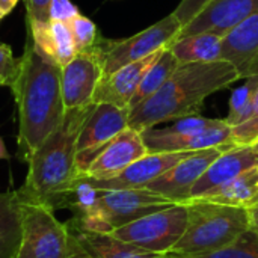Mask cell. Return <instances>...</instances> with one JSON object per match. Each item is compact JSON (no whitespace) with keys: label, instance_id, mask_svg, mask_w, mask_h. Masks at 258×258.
Wrapping results in <instances>:
<instances>
[{"label":"cell","instance_id":"cell-1","mask_svg":"<svg viewBox=\"0 0 258 258\" xmlns=\"http://www.w3.org/2000/svg\"><path fill=\"white\" fill-rule=\"evenodd\" d=\"M8 86L17 103L18 157L27 163L65 116L60 68L41 56L27 38Z\"/></svg>","mask_w":258,"mask_h":258},{"label":"cell","instance_id":"cell-2","mask_svg":"<svg viewBox=\"0 0 258 258\" xmlns=\"http://www.w3.org/2000/svg\"><path fill=\"white\" fill-rule=\"evenodd\" d=\"M239 79L227 60L183 63L153 97L128 110V127L142 133L162 122L200 115L207 97Z\"/></svg>","mask_w":258,"mask_h":258},{"label":"cell","instance_id":"cell-3","mask_svg":"<svg viewBox=\"0 0 258 258\" xmlns=\"http://www.w3.org/2000/svg\"><path fill=\"white\" fill-rule=\"evenodd\" d=\"M94 104L67 110L62 122L32 154L27 160L26 180L18 189L21 200L45 204L54 210L62 209L68 192L79 178L77 139Z\"/></svg>","mask_w":258,"mask_h":258},{"label":"cell","instance_id":"cell-4","mask_svg":"<svg viewBox=\"0 0 258 258\" xmlns=\"http://www.w3.org/2000/svg\"><path fill=\"white\" fill-rule=\"evenodd\" d=\"M184 234L169 252L177 258L219 251L251 228L249 209L190 201Z\"/></svg>","mask_w":258,"mask_h":258},{"label":"cell","instance_id":"cell-5","mask_svg":"<svg viewBox=\"0 0 258 258\" xmlns=\"http://www.w3.org/2000/svg\"><path fill=\"white\" fill-rule=\"evenodd\" d=\"M171 206L175 203L150 189H98L91 210L73 216L67 224L82 231L110 234L125 224Z\"/></svg>","mask_w":258,"mask_h":258},{"label":"cell","instance_id":"cell-6","mask_svg":"<svg viewBox=\"0 0 258 258\" xmlns=\"http://www.w3.org/2000/svg\"><path fill=\"white\" fill-rule=\"evenodd\" d=\"M21 200V198H20ZM80 245L54 209L21 200V242L17 258H76Z\"/></svg>","mask_w":258,"mask_h":258},{"label":"cell","instance_id":"cell-7","mask_svg":"<svg viewBox=\"0 0 258 258\" xmlns=\"http://www.w3.org/2000/svg\"><path fill=\"white\" fill-rule=\"evenodd\" d=\"M181 29L183 26L177 20V17L174 14H169L163 20L130 38H100L97 47L103 63V79L132 62L141 60L156 51L168 48L177 39Z\"/></svg>","mask_w":258,"mask_h":258},{"label":"cell","instance_id":"cell-8","mask_svg":"<svg viewBox=\"0 0 258 258\" xmlns=\"http://www.w3.org/2000/svg\"><path fill=\"white\" fill-rule=\"evenodd\" d=\"M187 222V204H175L125 224L110 234L145 251L169 254L184 234Z\"/></svg>","mask_w":258,"mask_h":258},{"label":"cell","instance_id":"cell-9","mask_svg":"<svg viewBox=\"0 0 258 258\" xmlns=\"http://www.w3.org/2000/svg\"><path fill=\"white\" fill-rule=\"evenodd\" d=\"M128 127V110L110 103L94 104L86 116L77 139L76 166L79 178L85 175L97 154L121 132Z\"/></svg>","mask_w":258,"mask_h":258},{"label":"cell","instance_id":"cell-10","mask_svg":"<svg viewBox=\"0 0 258 258\" xmlns=\"http://www.w3.org/2000/svg\"><path fill=\"white\" fill-rule=\"evenodd\" d=\"M103 79V63L98 47L77 54L60 68V89L65 110L94 104V94Z\"/></svg>","mask_w":258,"mask_h":258},{"label":"cell","instance_id":"cell-11","mask_svg":"<svg viewBox=\"0 0 258 258\" xmlns=\"http://www.w3.org/2000/svg\"><path fill=\"white\" fill-rule=\"evenodd\" d=\"M222 151L225 150L209 148L195 151L151 181L147 189L174 201L175 204H187L192 187Z\"/></svg>","mask_w":258,"mask_h":258},{"label":"cell","instance_id":"cell-12","mask_svg":"<svg viewBox=\"0 0 258 258\" xmlns=\"http://www.w3.org/2000/svg\"><path fill=\"white\" fill-rule=\"evenodd\" d=\"M148 153H194L209 148H233L231 127L224 122L218 127L195 133H165L162 128H148L142 132Z\"/></svg>","mask_w":258,"mask_h":258},{"label":"cell","instance_id":"cell-13","mask_svg":"<svg viewBox=\"0 0 258 258\" xmlns=\"http://www.w3.org/2000/svg\"><path fill=\"white\" fill-rule=\"evenodd\" d=\"M148 153L142 133L127 127L115 136L91 162L83 177L92 180H107L121 174L133 162Z\"/></svg>","mask_w":258,"mask_h":258},{"label":"cell","instance_id":"cell-14","mask_svg":"<svg viewBox=\"0 0 258 258\" xmlns=\"http://www.w3.org/2000/svg\"><path fill=\"white\" fill-rule=\"evenodd\" d=\"M258 11V0H212L200 15L181 29L177 38L212 32L225 36Z\"/></svg>","mask_w":258,"mask_h":258},{"label":"cell","instance_id":"cell-15","mask_svg":"<svg viewBox=\"0 0 258 258\" xmlns=\"http://www.w3.org/2000/svg\"><path fill=\"white\" fill-rule=\"evenodd\" d=\"M195 153V151H194ZM192 153H147L121 174L107 180L80 177L97 189H147V186Z\"/></svg>","mask_w":258,"mask_h":258},{"label":"cell","instance_id":"cell-16","mask_svg":"<svg viewBox=\"0 0 258 258\" xmlns=\"http://www.w3.org/2000/svg\"><path fill=\"white\" fill-rule=\"evenodd\" d=\"M255 166H258V153L251 145L233 147L222 151L192 187L189 203L228 184L240 174Z\"/></svg>","mask_w":258,"mask_h":258},{"label":"cell","instance_id":"cell-17","mask_svg":"<svg viewBox=\"0 0 258 258\" xmlns=\"http://www.w3.org/2000/svg\"><path fill=\"white\" fill-rule=\"evenodd\" d=\"M222 60L230 62L240 79L258 76V11L222 38Z\"/></svg>","mask_w":258,"mask_h":258},{"label":"cell","instance_id":"cell-18","mask_svg":"<svg viewBox=\"0 0 258 258\" xmlns=\"http://www.w3.org/2000/svg\"><path fill=\"white\" fill-rule=\"evenodd\" d=\"M163 50L156 51L141 60L132 62L113 74L101 79L95 94H94V103H110L113 106H118L121 109L128 110V104L144 77V74L148 71V68L159 59Z\"/></svg>","mask_w":258,"mask_h":258},{"label":"cell","instance_id":"cell-19","mask_svg":"<svg viewBox=\"0 0 258 258\" xmlns=\"http://www.w3.org/2000/svg\"><path fill=\"white\" fill-rule=\"evenodd\" d=\"M79 245L91 258H177L171 254H156L125 243L112 234L89 233L68 225Z\"/></svg>","mask_w":258,"mask_h":258},{"label":"cell","instance_id":"cell-20","mask_svg":"<svg viewBox=\"0 0 258 258\" xmlns=\"http://www.w3.org/2000/svg\"><path fill=\"white\" fill-rule=\"evenodd\" d=\"M194 201H206L216 203L224 206L251 209L258 204V166L251 168L240 174L237 178L230 181L228 184L206 194L204 197Z\"/></svg>","mask_w":258,"mask_h":258},{"label":"cell","instance_id":"cell-21","mask_svg":"<svg viewBox=\"0 0 258 258\" xmlns=\"http://www.w3.org/2000/svg\"><path fill=\"white\" fill-rule=\"evenodd\" d=\"M168 48L181 65L222 60V36L212 32L177 38Z\"/></svg>","mask_w":258,"mask_h":258},{"label":"cell","instance_id":"cell-22","mask_svg":"<svg viewBox=\"0 0 258 258\" xmlns=\"http://www.w3.org/2000/svg\"><path fill=\"white\" fill-rule=\"evenodd\" d=\"M21 242V200L18 190L0 194V258H17Z\"/></svg>","mask_w":258,"mask_h":258},{"label":"cell","instance_id":"cell-23","mask_svg":"<svg viewBox=\"0 0 258 258\" xmlns=\"http://www.w3.org/2000/svg\"><path fill=\"white\" fill-rule=\"evenodd\" d=\"M180 65L181 63L174 56V53L169 48H165L162 51V54L159 56V59L144 74L130 104H128V110H132L133 107H136L138 104H141L147 98L153 97L168 82V79L175 73V70Z\"/></svg>","mask_w":258,"mask_h":258},{"label":"cell","instance_id":"cell-24","mask_svg":"<svg viewBox=\"0 0 258 258\" xmlns=\"http://www.w3.org/2000/svg\"><path fill=\"white\" fill-rule=\"evenodd\" d=\"M258 88V76H251L246 79V83L233 91L230 98V110L225 118V122L230 127H236L245 122L249 118L252 100Z\"/></svg>","mask_w":258,"mask_h":258},{"label":"cell","instance_id":"cell-25","mask_svg":"<svg viewBox=\"0 0 258 258\" xmlns=\"http://www.w3.org/2000/svg\"><path fill=\"white\" fill-rule=\"evenodd\" d=\"M183 258H258V233L249 228L219 251Z\"/></svg>","mask_w":258,"mask_h":258},{"label":"cell","instance_id":"cell-26","mask_svg":"<svg viewBox=\"0 0 258 258\" xmlns=\"http://www.w3.org/2000/svg\"><path fill=\"white\" fill-rule=\"evenodd\" d=\"M68 26H70L77 51H86V50L95 47L101 38L98 35V29H97L95 23L92 20L83 17L82 14L74 17L71 21H68Z\"/></svg>","mask_w":258,"mask_h":258},{"label":"cell","instance_id":"cell-27","mask_svg":"<svg viewBox=\"0 0 258 258\" xmlns=\"http://www.w3.org/2000/svg\"><path fill=\"white\" fill-rule=\"evenodd\" d=\"M51 30H53V38H54L56 65L62 68L77 54V48H76L68 23L51 21Z\"/></svg>","mask_w":258,"mask_h":258},{"label":"cell","instance_id":"cell-28","mask_svg":"<svg viewBox=\"0 0 258 258\" xmlns=\"http://www.w3.org/2000/svg\"><path fill=\"white\" fill-rule=\"evenodd\" d=\"M258 139V116H252L245 122L231 127V142L234 147L252 145Z\"/></svg>","mask_w":258,"mask_h":258},{"label":"cell","instance_id":"cell-29","mask_svg":"<svg viewBox=\"0 0 258 258\" xmlns=\"http://www.w3.org/2000/svg\"><path fill=\"white\" fill-rule=\"evenodd\" d=\"M212 0H181L175 11L172 12L177 20L181 23V26H187L197 15L201 14V11L210 3Z\"/></svg>","mask_w":258,"mask_h":258},{"label":"cell","instance_id":"cell-30","mask_svg":"<svg viewBox=\"0 0 258 258\" xmlns=\"http://www.w3.org/2000/svg\"><path fill=\"white\" fill-rule=\"evenodd\" d=\"M80 12L70 0H51L50 5V21L68 23Z\"/></svg>","mask_w":258,"mask_h":258},{"label":"cell","instance_id":"cell-31","mask_svg":"<svg viewBox=\"0 0 258 258\" xmlns=\"http://www.w3.org/2000/svg\"><path fill=\"white\" fill-rule=\"evenodd\" d=\"M24 3H26L27 20H35L42 23L50 21L51 0H24Z\"/></svg>","mask_w":258,"mask_h":258},{"label":"cell","instance_id":"cell-32","mask_svg":"<svg viewBox=\"0 0 258 258\" xmlns=\"http://www.w3.org/2000/svg\"><path fill=\"white\" fill-rule=\"evenodd\" d=\"M15 65H17V59L12 54V48L8 44L0 42V76L9 80L15 70Z\"/></svg>","mask_w":258,"mask_h":258},{"label":"cell","instance_id":"cell-33","mask_svg":"<svg viewBox=\"0 0 258 258\" xmlns=\"http://www.w3.org/2000/svg\"><path fill=\"white\" fill-rule=\"evenodd\" d=\"M20 0H0V17H6L8 14L12 12V9L17 6Z\"/></svg>","mask_w":258,"mask_h":258},{"label":"cell","instance_id":"cell-34","mask_svg":"<svg viewBox=\"0 0 258 258\" xmlns=\"http://www.w3.org/2000/svg\"><path fill=\"white\" fill-rule=\"evenodd\" d=\"M249 219H251V228L258 233V204L249 209Z\"/></svg>","mask_w":258,"mask_h":258},{"label":"cell","instance_id":"cell-35","mask_svg":"<svg viewBox=\"0 0 258 258\" xmlns=\"http://www.w3.org/2000/svg\"><path fill=\"white\" fill-rule=\"evenodd\" d=\"M252 116H258V88L255 91V95H254V100H252V107H251V113H249V118ZM248 118V119H249Z\"/></svg>","mask_w":258,"mask_h":258},{"label":"cell","instance_id":"cell-36","mask_svg":"<svg viewBox=\"0 0 258 258\" xmlns=\"http://www.w3.org/2000/svg\"><path fill=\"white\" fill-rule=\"evenodd\" d=\"M6 159H9V154H8V150L5 147L3 139L0 138V160H6Z\"/></svg>","mask_w":258,"mask_h":258},{"label":"cell","instance_id":"cell-37","mask_svg":"<svg viewBox=\"0 0 258 258\" xmlns=\"http://www.w3.org/2000/svg\"><path fill=\"white\" fill-rule=\"evenodd\" d=\"M0 86H8V80L3 76H0Z\"/></svg>","mask_w":258,"mask_h":258},{"label":"cell","instance_id":"cell-38","mask_svg":"<svg viewBox=\"0 0 258 258\" xmlns=\"http://www.w3.org/2000/svg\"><path fill=\"white\" fill-rule=\"evenodd\" d=\"M251 147H252V148H254V150L258 153V139L254 142V144H252V145H251Z\"/></svg>","mask_w":258,"mask_h":258},{"label":"cell","instance_id":"cell-39","mask_svg":"<svg viewBox=\"0 0 258 258\" xmlns=\"http://www.w3.org/2000/svg\"><path fill=\"white\" fill-rule=\"evenodd\" d=\"M0 20H2V17H0Z\"/></svg>","mask_w":258,"mask_h":258}]
</instances>
